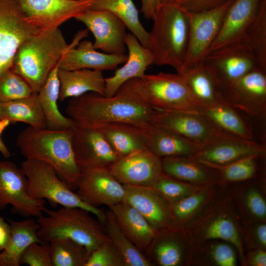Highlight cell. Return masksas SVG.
I'll return each mask as SVG.
<instances>
[{
    "mask_svg": "<svg viewBox=\"0 0 266 266\" xmlns=\"http://www.w3.org/2000/svg\"><path fill=\"white\" fill-rule=\"evenodd\" d=\"M179 1L180 0H158L159 6L166 3H179Z\"/></svg>",
    "mask_w": 266,
    "mask_h": 266,
    "instance_id": "cell-54",
    "label": "cell"
},
{
    "mask_svg": "<svg viewBox=\"0 0 266 266\" xmlns=\"http://www.w3.org/2000/svg\"><path fill=\"white\" fill-rule=\"evenodd\" d=\"M202 63L213 73L221 91L249 72L261 67L245 37L209 52Z\"/></svg>",
    "mask_w": 266,
    "mask_h": 266,
    "instance_id": "cell-9",
    "label": "cell"
},
{
    "mask_svg": "<svg viewBox=\"0 0 266 266\" xmlns=\"http://www.w3.org/2000/svg\"><path fill=\"white\" fill-rule=\"evenodd\" d=\"M257 223L256 226L254 227L251 234L252 240H253L252 245H254L255 247L256 246L257 248L265 249L266 247V225L264 222Z\"/></svg>",
    "mask_w": 266,
    "mask_h": 266,
    "instance_id": "cell-49",
    "label": "cell"
},
{
    "mask_svg": "<svg viewBox=\"0 0 266 266\" xmlns=\"http://www.w3.org/2000/svg\"><path fill=\"white\" fill-rule=\"evenodd\" d=\"M229 0H180L179 4L188 13H197L215 8Z\"/></svg>",
    "mask_w": 266,
    "mask_h": 266,
    "instance_id": "cell-48",
    "label": "cell"
},
{
    "mask_svg": "<svg viewBox=\"0 0 266 266\" xmlns=\"http://www.w3.org/2000/svg\"><path fill=\"white\" fill-rule=\"evenodd\" d=\"M125 44L128 50L125 65L117 69L113 76L105 78L104 96H113L126 82L133 78L143 77L147 68L154 64L153 54L144 47L132 33H127Z\"/></svg>",
    "mask_w": 266,
    "mask_h": 266,
    "instance_id": "cell-23",
    "label": "cell"
},
{
    "mask_svg": "<svg viewBox=\"0 0 266 266\" xmlns=\"http://www.w3.org/2000/svg\"><path fill=\"white\" fill-rule=\"evenodd\" d=\"M224 101L248 116L265 118L266 70L258 67L221 90Z\"/></svg>",
    "mask_w": 266,
    "mask_h": 266,
    "instance_id": "cell-14",
    "label": "cell"
},
{
    "mask_svg": "<svg viewBox=\"0 0 266 266\" xmlns=\"http://www.w3.org/2000/svg\"><path fill=\"white\" fill-rule=\"evenodd\" d=\"M109 208L123 233L145 255L158 232L135 208L123 201Z\"/></svg>",
    "mask_w": 266,
    "mask_h": 266,
    "instance_id": "cell-28",
    "label": "cell"
},
{
    "mask_svg": "<svg viewBox=\"0 0 266 266\" xmlns=\"http://www.w3.org/2000/svg\"><path fill=\"white\" fill-rule=\"evenodd\" d=\"M151 123L170 130L201 148L222 138L233 136L197 112L156 110Z\"/></svg>",
    "mask_w": 266,
    "mask_h": 266,
    "instance_id": "cell-12",
    "label": "cell"
},
{
    "mask_svg": "<svg viewBox=\"0 0 266 266\" xmlns=\"http://www.w3.org/2000/svg\"><path fill=\"white\" fill-rule=\"evenodd\" d=\"M233 0H229L208 11L188 13L190 21L188 46L180 71L203 62L220 32L225 13Z\"/></svg>",
    "mask_w": 266,
    "mask_h": 266,
    "instance_id": "cell-13",
    "label": "cell"
},
{
    "mask_svg": "<svg viewBox=\"0 0 266 266\" xmlns=\"http://www.w3.org/2000/svg\"><path fill=\"white\" fill-rule=\"evenodd\" d=\"M41 32L27 20L16 0H0V76L11 69L19 45Z\"/></svg>",
    "mask_w": 266,
    "mask_h": 266,
    "instance_id": "cell-11",
    "label": "cell"
},
{
    "mask_svg": "<svg viewBox=\"0 0 266 266\" xmlns=\"http://www.w3.org/2000/svg\"><path fill=\"white\" fill-rule=\"evenodd\" d=\"M264 155H251L225 165H212L199 161L215 168L219 173L221 182L237 183L254 177L258 169L259 158Z\"/></svg>",
    "mask_w": 266,
    "mask_h": 266,
    "instance_id": "cell-41",
    "label": "cell"
},
{
    "mask_svg": "<svg viewBox=\"0 0 266 266\" xmlns=\"http://www.w3.org/2000/svg\"><path fill=\"white\" fill-rule=\"evenodd\" d=\"M152 20L149 49L154 64L171 66L178 73L183 67L188 49L189 13L179 3H166L158 6Z\"/></svg>",
    "mask_w": 266,
    "mask_h": 266,
    "instance_id": "cell-4",
    "label": "cell"
},
{
    "mask_svg": "<svg viewBox=\"0 0 266 266\" xmlns=\"http://www.w3.org/2000/svg\"><path fill=\"white\" fill-rule=\"evenodd\" d=\"M43 212L46 215L37 217L36 222L40 226L38 237L44 242L56 238H69L85 246L91 253L110 240L103 224L85 209L63 207L50 210L45 207Z\"/></svg>",
    "mask_w": 266,
    "mask_h": 266,
    "instance_id": "cell-6",
    "label": "cell"
},
{
    "mask_svg": "<svg viewBox=\"0 0 266 266\" xmlns=\"http://www.w3.org/2000/svg\"><path fill=\"white\" fill-rule=\"evenodd\" d=\"M217 191L209 201L190 221L179 228L192 247L222 240L233 245L245 264L240 230L233 213V201L229 194Z\"/></svg>",
    "mask_w": 266,
    "mask_h": 266,
    "instance_id": "cell-3",
    "label": "cell"
},
{
    "mask_svg": "<svg viewBox=\"0 0 266 266\" xmlns=\"http://www.w3.org/2000/svg\"><path fill=\"white\" fill-rule=\"evenodd\" d=\"M265 152L264 144L230 136L202 147L192 157L212 165H225L251 155Z\"/></svg>",
    "mask_w": 266,
    "mask_h": 266,
    "instance_id": "cell-24",
    "label": "cell"
},
{
    "mask_svg": "<svg viewBox=\"0 0 266 266\" xmlns=\"http://www.w3.org/2000/svg\"><path fill=\"white\" fill-rule=\"evenodd\" d=\"M123 201L135 208L157 232L172 227L169 203L150 187L124 185Z\"/></svg>",
    "mask_w": 266,
    "mask_h": 266,
    "instance_id": "cell-21",
    "label": "cell"
},
{
    "mask_svg": "<svg viewBox=\"0 0 266 266\" xmlns=\"http://www.w3.org/2000/svg\"><path fill=\"white\" fill-rule=\"evenodd\" d=\"M10 226L0 215V251L6 246L10 236Z\"/></svg>",
    "mask_w": 266,
    "mask_h": 266,
    "instance_id": "cell-52",
    "label": "cell"
},
{
    "mask_svg": "<svg viewBox=\"0 0 266 266\" xmlns=\"http://www.w3.org/2000/svg\"><path fill=\"white\" fill-rule=\"evenodd\" d=\"M200 186L179 181L163 173L150 187L171 203L190 195Z\"/></svg>",
    "mask_w": 266,
    "mask_h": 266,
    "instance_id": "cell-43",
    "label": "cell"
},
{
    "mask_svg": "<svg viewBox=\"0 0 266 266\" xmlns=\"http://www.w3.org/2000/svg\"><path fill=\"white\" fill-rule=\"evenodd\" d=\"M76 35L60 60L59 68L68 70L83 68L113 70L128 59L126 54L118 55L98 52L94 47L93 43L87 40L78 43L85 35L80 32Z\"/></svg>",
    "mask_w": 266,
    "mask_h": 266,
    "instance_id": "cell-20",
    "label": "cell"
},
{
    "mask_svg": "<svg viewBox=\"0 0 266 266\" xmlns=\"http://www.w3.org/2000/svg\"><path fill=\"white\" fill-rule=\"evenodd\" d=\"M84 24L94 35L96 50L113 55L126 54V24L111 12L88 9L75 18Z\"/></svg>",
    "mask_w": 266,
    "mask_h": 266,
    "instance_id": "cell-16",
    "label": "cell"
},
{
    "mask_svg": "<svg viewBox=\"0 0 266 266\" xmlns=\"http://www.w3.org/2000/svg\"><path fill=\"white\" fill-rule=\"evenodd\" d=\"M156 111L143 104L126 82L112 97L88 92L71 98L66 108L75 126L90 129L114 122L129 123L142 129L151 123Z\"/></svg>",
    "mask_w": 266,
    "mask_h": 266,
    "instance_id": "cell-1",
    "label": "cell"
},
{
    "mask_svg": "<svg viewBox=\"0 0 266 266\" xmlns=\"http://www.w3.org/2000/svg\"><path fill=\"white\" fill-rule=\"evenodd\" d=\"M28 186V179L22 168L0 158V210L11 205L13 213L25 217L42 215L45 200L31 198Z\"/></svg>",
    "mask_w": 266,
    "mask_h": 266,
    "instance_id": "cell-10",
    "label": "cell"
},
{
    "mask_svg": "<svg viewBox=\"0 0 266 266\" xmlns=\"http://www.w3.org/2000/svg\"><path fill=\"white\" fill-rule=\"evenodd\" d=\"M95 129L101 133L119 157L147 149L142 129L133 124L109 123L100 125Z\"/></svg>",
    "mask_w": 266,
    "mask_h": 266,
    "instance_id": "cell-31",
    "label": "cell"
},
{
    "mask_svg": "<svg viewBox=\"0 0 266 266\" xmlns=\"http://www.w3.org/2000/svg\"><path fill=\"white\" fill-rule=\"evenodd\" d=\"M108 169L123 185L150 187L163 173L162 158L148 149L119 157Z\"/></svg>",
    "mask_w": 266,
    "mask_h": 266,
    "instance_id": "cell-18",
    "label": "cell"
},
{
    "mask_svg": "<svg viewBox=\"0 0 266 266\" xmlns=\"http://www.w3.org/2000/svg\"><path fill=\"white\" fill-rule=\"evenodd\" d=\"M27 20L42 32L55 30L89 9L92 0H16Z\"/></svg>",
    "mask_w": 266,
    "mask_h": 266,
    "instance_id": "cell-15",
    "label": "cell"
},
{
    "mask_svg": "<svg viewBox=\"0 0 266 266\" xmlns=\"http://www.w3.org/2000/svg\"><path fill=\"white\" fill-rule=\"evenodd\" d=\"M245 37L256 54L260 66L266 70V0H261L257 16Z\"/></svg>",
    "mask_w": 266,
    "mask_h": 266,
    "instance_id": "cell-42",
    "label": "cell"
},
{
    "mask_svg": "<svg viewBox=\"0 0 266 266\" xmlns=\"http://www.w3.org/2000/svg\"><path fill=\"white\" fill-rule=\"evenodd\" d=\"M58 65L50 73L45 83L37 93L47 125L52 130H66L73 128L75 124L69 117L64 116L58 106L60 82L58 76Z\"/></svg>",
    "mask_w": 266,
    "mask_h": 266,
    "instance_id": "cell-34",
    "label": "cell"
},
{
    "mask_svg": "<svg viewBox=\"0 0 266 266\" xmlns=\"http://www.w3.org/2000/svg\"><path fill=\"white\" fill-rule=\"evenodd\" d=\"M103 225L106 233L122 257L126 266H152L153 265L129 240L120 229L109 209L106 212Z\"/></svg>",
    "mask_w": 266,
    "mask_h": 266,
    "instance_id": "cell-38",
    "label": "cell"
},
{
    "mask_svg": "<svg viewBox=\"0 0 266 266\" xmlns=\"http://www.w3.org/2000/svg\"><path fill=\"white\" fill-rule=\"evenodd\" d=\"M71 145L80 171L94 168H108L119 158L101 133L95 129L75 126Z\"/></svg>",
    "mask_w": 266,
    "mask_h": 266,
    "instance_id": "cell-17",
    "label": "cell"
},
{
    "mask_svg": "<svg viewBox=\"0 0 266 266\" xmlns=\"http://www.w3.org/2000/svg\"><path fill=\"white\" fill-rule=\"evenodd\" d=\"M85 266H126L117 248L111 240L92 251Z\"/></svg>",
    "mask_w": 266,
    "mask_h": 266,
    "instance_id": "cell-45",
    "label": "cell"
},
{
    "mask_svg": "<svg viewBox=\"0 0 266 266\" xmlns=\"http://www.w3.org/2000/svg\"><path fill=\"white\" fill-rule=\"evenodd\" d=\"M77 193L92 206L109 207L123 201L125 190L108 168L100 167L81 171Z\"/></svg>",
    "mask_w": 266,
    "mask_h": 266,
    "instance_id": "cell-19",
    "label": "cell"
},
{
    "mask_svg": "<svg viewBox=\"0 0 266 266\" xmlns=\"http://www.w3.org/2000/svg\"><path fill=\"white\" fill-rule=\"evenodd\" d=\"M52 266L49 243L33 242L24 251L20 259V265Z\"/></svg>",
    "mask_w": 266,
    "mask_h": 266,
    "instance_id": "cell-46",
    "label": "cell"
},
{
    "mask_svg": "<svg viewBox=\"0 0 266 266\" xmlns=\"http://www.w3.org/2000/svg\"><path fill=\"white\" fill-rule=\"evenodd\" d=\"M21 168L28 181V193L35 200H47L53 206L79 207L85 209L103 223L106 213L98 207L84 201L77 193L70 189L49 164L38 160L27 159Z\"/></svg>",
    "mask_w": 266,
    "mask_h": 266,
    "instance_id": "cell-8",
    "label": "cell"
},
{
    "mask_svg": "<svg viewBox=\"0 0 266 266\" xmlns=\"http://www.w3.org/2000/svg\"><path fill=\"white\" fill-rule=\"evenodd\" d=\"M163 173L179 181L196 186L221 183L218 171L192 157L162 159Z\"/></svg>",
    "mask_w": 266,
    "mask_h": 266,
    "instance_id": "cell-27",
    "label": "cell"
},
{
    "mask_svg": "<svg viewBox=\"0 0 266 266\" xmlns=\"http://www.w3.org/2000/svg\"><path fill=\"white\" fill-rule=\"evenodd\" d=\"M22 122L34 128H47L46 120L37 93L14 100L0 101V120Z\"/></svg>",
    "mask_w": 266,
    "mask_h": 266,
    "instance_id": "cell-35",
    "label": "cell"
},
{
    "mask_svg": "<svg viewBox=\"0 0 266 266\" xmlns=\"http://www.w3.org/2000/svg\"><path fill=\"white\" fill-rule=\"evenodd\" d=\"M261 0H233L224 17L220 32L209 52L245 37L255 19Z\"/></svg>",
    "mask_w": 266,
    "mask_h": 266,
    "instance_id": "cell-22",
    "label": "cell"
},
{
    "mask_svg": "<svg viewBox=\"0 0 266 266\" xmlns=\"http://www.w3.org/2000/svg\"><path fill=\"white\" fill-rule=\"evenodd\" d=\"M177 73L184 78L201 106H210L224 101L216 79L203 63L184 69Z\"/></svg>",
    "mask_w": 266,
    "mask_h": 266,
    "instance_id": "cell-32",
    "label": "cell"
},
{
    "mask_svg": "<svg viewBox=\"0 0 266 266\" xmlns=\"http://www.w3.org/2000/svg\"><path fill=\"white\" fill-rule=\"evenodd\" d=\"M126 82L143 104L155 110L200 112L201 105L177 73L145 74Z\"/></svg>",
    "mask_w": 266,
    "mask_h": 266,
    "instance_id": "cell-7",
    "label": "cell"
},
{
    "mask_svg": "<svg viewBox=\"0 0 266 266\" xmlns=\"http://www.w3.org/2000/svg\"><path fill=\"white\" fill-rule=\"evenodd\" d=\"M226 133L247 140H254L253 132L248 121L224 101L210 106H201L200 112Z\"/></svg>",
    "mask_w": 266,
    "mask_h": 266,
    "instance_id": "cell-33",
    "label": "cell"
},
{
    "mask_svg": "<svg viewBox=\"0 0 266 266\" xmlns=\"http://www.w3.org/2000/svg\"><path fill=\"white\" fill-rule=\"evenodd\" d=\"M33 93L26 81L9 69L0 76V101L6 102L28 97Z\"/></svg>",
    "mask_w": 266,
    "mask_h": 266,
    "instance_id": "cell-44",
    "label": "cell"
},
{
    "mask_svg": "<svg viewBox=\"0 0 266 266\" xmlns=\"http://www.w3.org/2000/svg\"><path fill=\"white\" fill-rule=\"evenodd\" d=\"M7 221L10 226V236L0 252V266H19L21 255L30 244L45 242L38 237L40 226L32 217L19 221L9 219Z\"/></svg>",
    "mask_w": 266,
    "mask_h": 266,
    "instance_id": "cell-30",
    "label": "cell"
},
{
    "mask_svg": "<svg viewBox=\"0 0 266 266\" xmlns=\"http://www.w3.org/2000/svg\"><path fill=\"white\" fill-rule=\"evenodd\" d=\"M89 9L111 12L123 21L144 47L149 49V33L141 23L133 0H92Z\"/></svg>",
    "mask_w": 266,
    "mask_h": 266,
    "instance_id": "cell-36",
    "label": "cell"
},
{
    "mask_svg": "<svg viewBox=\"0 0 266 266\" xmlns=\"http://www.w3.org/2000/svg\"><path fill=\"white\" fill-rule=\"evenodd\" d=\"M60 82L59 100L93 92L104 96L105 78L102 71L83 68L72 70L58 69Z\"/></svg>",
    "mask_w": 266,
    "mask_h": 266,
    "instance_id": "cell-29",
    "label": "cell"
},
{
    "mask_svg": "<svg viewBox=\"0 0 266 266\" xmlns=\"http://www.w3.org/2000/svg\"><path fill=\"white\" fill-rule=\"evenodd\" d=\"M141 129L147 148L162 159L193 157L201 148L173 132L152 123Z\"/></svg>",
    "mask_w": 266,
    "mask_h": 266,
    "instance_id": "cell-25",
    "label": "cell"
},
{
    "mask_svg": "<svg viewBox=\"0 0 266 266\" xmlns=\"http://www.w3.org/2000/svg\"><path fill=\"white\" fill-rule=\"evenodd\" d=\"M232 246L227 242L217 240L192 247L189 261L204 265L235 266L237 265V260Z\"/></svg>",
    "mask_w": 266,
    "mask_h": 266,
    "instance_id": "cell-40",
    "label": "cell"
},
{
    "mask_svg": "<svg viewBox=\"0 0 266 266\" xmlns=\"http://www.w3.org/2000/svg\"><path fill=\"white\" fill-rule=\"evenodd\" d=\"M52 266H85L91 253L85 246L66 237L49 242Z\"/></svg>",
    "mask_w": 266,
    "mask_h": 266,
    "instance_id": "cell-39",
    "label": "cell"
},
{
    "mask_svg": "<svg viewBox=\"0 0 266 266\" xmlns=\"http://www.w3.org/2000/svg\"><path fill=\"white\" fill-rule=\"evenodd\" d=\"M251 266H266V252L261 248H257L245 257V264Z\"/></svg>",
    "mask_w": 266,
    "mask_h": 266,
    "instance_id": "cell-50",
    "label": "cell"
},
{
    "mask_svg": "<svg viewBox=\"0 0 266 266\" xmlns=\"http://www.w3.org/2000/svg\"><path fill=\"white\" fill-rule=\"evenodd\" d=\"M243 201L247 213L258 222H264L266 217V202L260 191L255 187L246 190Z\"/></svg>",
    "mask_w": 266,
    "mask_h": 266,
    "instance_id": "cell-47",
    "label": "cell"
},
{
    "mask_svg": "<svg viewBox=\"0 0 266 266\" xmlns=\"http://www.w3.org/2000/svg\"><path fill=\"white\" fill-rule=\"evenodd\" d=\"M141 11L147 20L152 19L159 6L158 0H141Z\"/></svg>",
    "mask_w": 266,
    "mask_h": 266,
    "instance_id": "cell-51",
    "label": "cell"
},
{
    "mask_svg": "<svg viewBox=\"0 0 266 266\" xmlns=\"http://www.w3.org/2000/svg\"><path fill=\"white\" fill-rule=\"evenodd\" d=\"M68 46L59 28L41 32L19 45L11 69L37 93Z\"/></svg>",
    "mask_w": 266,
    "mask_h": 266,
    "instance_id": "cell-5",
    "label": "cell"
},
{
    "mask_svg": "<svg viewBox=\"0 0 266 266\" xmlns=\"http://www.w3.org/2000/svg\"><path fill=\"white\" fill-rule=\"evenodd\" d=\"M186 243L188 242L181 231L171 227L157 233L145 255L153 265L181 266L189 260L185 249Z\"/></svg>",
    "mask_w": 266,
    "mask_h": 266,
    "instance_id": "cell-26",
    "label": "cell"
},
{
    "mask_svg": "<svg viewBox=\"0 0 266 266\" xmlns=\"http://www.w3.org/2000/svg\"><path fill=\"white\" fill-rule=\"evenodd\" d=\"M10 123V121L7 119L0 120V152L6 158L10 157L11 156V153L4 143L3 142L0 136L3 131L9 125Z\"/></svg>",
    "mask_w": 266,
    "mask_h": 266,
    "instance_id": "cell-53",
    "label": "cell"
},
{
    "mask_svg": "<svg viewBox=\"0 0 266 266\" xmlns=\"http://www.w3.org/2000/svg\"><path fill=\"white\" fill-rule=\"evenodd\" d=\"M74 128L57 130L29 126L16 139V146L26 159L51 165L73 191L77 190L81 176L71 145Z\"/></svg>",
    "mask_w": 266,
    "mask_h": 266,
    "instance_id": "cell-2",
    "label": "cell"
},
{
    "mask_svg": "<svg viewBox=\"0 0 266 266\" xmlns=\"http://www.w3.org/2000/svg\"><path fill=\"white\" fill-rule=\"evenodd\" d=\"M217 185L200 186L190 195L169 203L173 220L172 227L181 228L196 216L216 193Z\"/></svg>",
    "mask_w": 266,
    "mask_h": 266,
    "instance_id": "cell-37",
    "label": "cell"
}]
</instances>
